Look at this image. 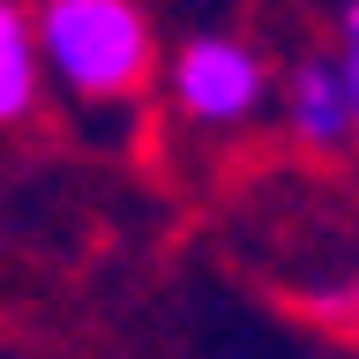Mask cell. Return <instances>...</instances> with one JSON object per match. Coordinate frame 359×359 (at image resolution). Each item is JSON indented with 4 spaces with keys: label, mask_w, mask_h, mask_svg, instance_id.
Segmentation results:
<instances>
[{
    "label": "cell",
    "mask_w": 359,
    "mask_h": 359,
    "mask_svg": "<svg viewBox=\"0 0 359 359\" xmlns=\"http://www.w3.org/2000/svg\"><path fill=\"white\" fill-rule=\"evenodd\" d=\"M30 45H38V75H53L67 97H90V105H128L157 75L142 0H38Z\"/></svg>",
    "instance_id": "1"
},
{
    "label": "cell",
    "mask_w": 359,
    "mask_h": 359,
    "mask_svg": "<svg viewBox=\"0 0 359 359\" xmlns=\"http://www.w3.org/2000/svg\"><path fill=\"white\" fill-rule=\"evenodd\" d=\"M269 67L247 38H224V30H195V38L172 53V105L195 120V128H240L262 112Z\"/></svg>",
    "instance_id": "2"
},
{
    "label": "cell",
    "mask_w": 359,
    "mask_h": 359,
    "mask_svg": "<svg viewBox=\"0 0 359 359\" xmlns=\"http://www.w3.org/2000/svg\"><path fill=\"white\" fill-rule=\"evenodd\" d=\"M285 128L299 150L330 157L352 142V112H344V83H337V60H322V53H307V60H292L285 75Z\"/></svg>",
    "instance_id": "3"
},
{
    "label": "cell",
    "mask_w": 359,
    "mask_h": 359,
    "mask_svg": "<svg viewBox=\"0 0 359 359\" xmlns=\"http://www.w3.org/2000/svg\"><path fill=\"white\" fill-rule=\"evenodd\" d=\"M38 83H45V75H38V45H30V8L0 0V128L30 120Z\"/></svg>",
    "instance_id": "4"
},
{
    "label": "cell",
    "mask_w": 359,
    "mask_h": 359,
    "mask_svg": "<svg viewBox=\"0 0 359 359\" xmlns=\"http://www.w3.org/2000/svg\"><path fill=\"white\" fill-rule=\"evenodd\" d=\"M337 83H344V112H352L359 142V0H344V15H337Z\"/></svg>",
    "instance_id": "5"
}]
</instances>
